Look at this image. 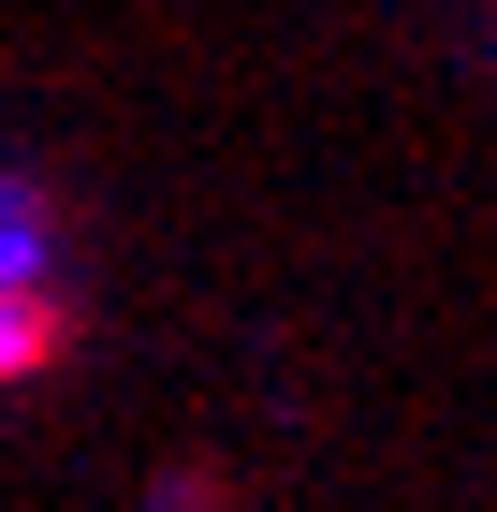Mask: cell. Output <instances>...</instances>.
<instances>
[{
	"mask_svg": "<svg viewBox=\"0 0 497 512\" xmlns=\"http://www.w3.org/2000/svg\"><path fill=\"white\" fill-rule=\"evenodd\" d=\"M74 337V278H59V205L0 176V381H44Z\"/></svg>",
	"mask_w": 497,
	"mask_h": 512,
	"instance_id": "cell-1",
	"label": "cell"
}]
</instances>
